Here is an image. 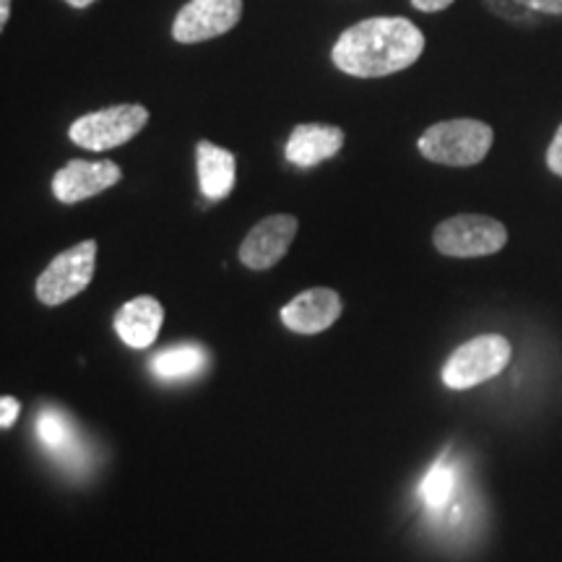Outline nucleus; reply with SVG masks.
I'll return each mask as SVG.
<instances>
[{
	"label": "nucleus",
	"mask_w": 562,
	"mask_h": 562,
	"mask_svg": "<svg viewBox=\"0 0 562 562\" xmlns=\"http://www.w3.org/2000/svg\"><path fill=\"white\" fill-rule=\"evenodd\" d=\"M425 32L404 16H372L351 24L334 42L331 60L355 79H383L414 66L425 53Z\"/></svg>",
	"instance_id": "1"
},
{
	"label": "nucleus",
	"mask_w": 562,
	"mask_h": 562,
	"mask_svg": "<svg viewBox=\"0 0 562 562\" xmlns=\"http://www.w3.org/2000/svg\"><path fill=\"white\" fill-rule=\"evenodd\" d=\"M495 133L487 123L474 117L435 123L419 136V154L435 165L472 167L487 157Z\"/></svg>",
	"instance_id": "2"
},
{
	"label": "nucleus",
	"mask_w": 562,
	"mask_h": 562,
	"mask_svg": "<svg viewBox=\"0 0 562 562\" xmlns=\"http://www.w3.org/2000/svg\"><path fill=\"white\" fill-rule=\"evenodd\" d=\"M146 123L149 110L144 104H112L70 123L68 138L87 151H110L136 138Z\"/></svg>",
	"instance_id": "3"
},
{
	"label": "nucleus",
	"mask_w": 562,
	"mask_h": 562,
	"mask_svg": "<svg viewBox=\"0 0 562 562\" xmlns=\"http://www.w3.org/2000/svg\"><path fill=\"white\" fill-rule=\"evenodd\" d=\"M510 341L501 334H482L469 339L448 357L442 368V383L453 391L474 389L490 378H497L510 364Z\"/></svg>",
	"instance_id": "4"
},
{
	"label": "nucleus",
	"mask_w": 562,
	"mask_h": 562,
	"mask_svg": "<svg viewBox=\"0 0 562 562\" xmlns=\"http://www.w3.org/2000/svg\"><path fill=\"white\" fill-rule=\"evenodd\" d=\"M432 243L448 258H484L505 248L508 229L492 216L459 214L435 227Z\"/></svg>",
	"instance_id": "5"
},
{
	"label": "nucleus",
	"mask_w": 562,
	"mask_h": 562,
	"mask_svg": "<svg viewBox=\"0 0 562 562\" xmlns=\"http://www.w3.org/2000/svg\"><path fill=\"white\" fill-rule=\"evenodd\" d=\"M97 269V243L83 240L74 248L63 250L58 258H53L50 266L40 273L37 279V297L45 305H63L81 294L94 279Z\"/></svg>",
	"instance_id": "6"
},
{
	"label": "nucleus",
	"mask_w": 562,
	"mask_h": 562,
	"mask_svg": "<svg viewBox=\"0 0 562 562\" xmlns=\"http://www.w3.org/2000/svg\"><path fill=\"white\" fill-rule=\"evenodd\" d=\"M243 19V0H188L172 21V40L180 45L222 37Z\"/></svg>",
	"instance_id": "7"
},
{
	"label": "nucleus",
	"mask_w": 562,
	"mask_h": 562,
	"mask_svg": "<svg viewBox=\"0 0 562 562\" xmlns=\"http://www.w3.org/2000/svg\"><path fill=\"white\" fill-rule=\"evenodd\" d=\"M121 178L123 170L110 159H70L66 167H60L53 175V195L60 203H81L104 193L112 186H117Z\"/></svg>",
	"instance_id": "8"
},
{
	"label": "nucleus",
	"mask_w": 562,
	"mask_h": 562,
	"mask_svg": "<svg viewBox=\"0 0 562 562\" xmlns=\"http://www.w3.org/2000/svg\"><path fill=\"white\" fill-rule=\"evenodd\" d=\"M300 222L292 214L266 216L248 232L240 245V261L252 271H266L277 266L286 256L290 245L297 235Z\"/></svg>",
	"instance_id": "9"
},
{
	"label": "nucleus",
	"mask_w": 562,
	"mask_h": 562,
	"mask_svg": "<svg viewBox=\"0 0 562 562\" xmlns=\"http://www.w3.org/2000/svg\"><path fill=\"white\" fill-rule=\"evenodd\" d=\"M344 311V302L339 292L328 286H315V290L300 292L292 302L281 307L279 318L294 334L313 336L331 328Z\"/></svg>",
	"instance_id": "10"
},
{
	"label": "nucleus",
	"mask_w": 562,
	"mask_h": 562,
	"mask_svg": "<svg viewBox=\"0 0 562 562\" xmlns=\"http://www.w3.org/2000/svg\"><path fill=\"white\" fill-rule=\"evenodd\" d=\"M344 140H347V136H344L339 125L302 123L286 138L284 157L290 165L307 170V167L334 159L344 149Z\"/></svg>",
	"instance_id": "11"
},
{
	"label": "nucleus",
	"mask_w": 562,
	"mask_h": 562,
	"mask_svg": "<svg viewBox=\"0 0 562 562\" xmlns=\"http://www.w3.org/2000/svg\"><path fill=\"white\" fill-rule=\"evenodd\" d=\"M161 323H165V307L149 294L128 300L115 313V331L133 349L151 347L161 331Z\"/></svg>",
	"instance_id": "12"
},
{
	"label": "nucleus",
	"mask_w": 562,
	"mask_h": 562,
	"mask_svg": "<svg viewBox=\"0 0 562 562\" xmlns=\"http://www.w3.org/2000/svg\"><path fill=\"white\" fill-rule=\"evenodd\" d=\"M195 165H199L201 193L209 201L227 199L237 180L235 154L224 149V146L211 144V140H199V146H195Z\"/></svg>",
	"instance_id": "13"
},
{
	"label": "nucleus",
	"mask_w": 562,
	"mask_h": 562,
	"mask_svg": "<svg viewBox=\"0 0 562 562\" xmlns=\"http://www.w3.org/2000/svg\"><path fill=\"white\" fill-rule=\"evenodd\" d=\"M206 349L199 344H178L159 351L157 357H151V372L161 381H182V378H193L206 368Z\"/></svg>",
	"instance_id": "14"
},
{
	"label": "nucleus",
	"mask_w": 562,
	"mask_h": 562,
	"mask_svg": "<svg viewBox=\"0 0 562 562\" xmlns=\"http://www.w3.org/2000/svg\"><path fill=\"white\" fill-rule=\"evenodd\" d=\"M453 492H456V472L446 461H438L430 472H427L425 480H422V487H419L422 501H425L427 508L442 510L453 501Z\"/></svg>",
	"instance_id": "15"
},
{
	"label": "nucleus",
	"mask_w": 562,
	"mask_h": 562,
	"mask_svg": "<svg viewBox=\"0 0 562 562\" xmlns=\"http://www.w3.org/2000/svg\"><path fill=\"white\" fill-rule=\"evenodd\" d=\"M37 435L50 451H68V448L74 446L70 440L76 438L70 422L63 417L58 409H42L37 419Z\"/></svg>",
	"instance_id": "16"
},
{
	"label": "nucleus",
	"mask_w": 562,
	"mask_h": 562,
	"mask_svg": "<svg viewBox=\"0 0 562 562\" xmlns=\"http://www.w3.org/2000/svg\"><path fill=\"white\" fill-rule=\"evenodd\" d=\"M487 3V9H492L497 13V16L510 21V24H518V26H537L539 21H542V13L526 9V5L516 3V0H484Z\"/></svg>",
	"instance_id": "17"
},
{
	"label": "nucleus",
	"mask_w": 562,
	"mask_h": 562,
	"mask_svg": "<svg viewBox=\"0 0 562 562\" xmlns=\"http://www.w3.org/2000/svg\"><path fill=\"white\" fill-rule=\"evenodd\" d=\"M516 3L542 13V16H562V0H516Z\"/></svg>",
	"instance_id": "18"
},
{
	"label": "nucleus",
	"mask_w": 562,
	"mask_h": 562,
	"mask_svg": "<svg viewBox=\"0 0 562 562\" xmlns=\"http://www.w3.org/2000/svg\"><path fill=\"white\" fill-rule=\"evenodd\" d=\"M547 167L562 178V125L558 128V133H554L550 149H547Z\"/></svg>",
	"instance_id": "19"
},
{
	"label": "nucleus",
	"mask_w": 562,
	"mask_h": 562,
	"mask_svg": "<svg viewBox=\"0 0 562 562\" xmlns=\"http://www.w3.org/2000/svg\"><path fill=\"white\" fill-rule=\"evenodd\" d=\"M0 409H3V414H0V425H3V430H9L13 422H16L21 406H19L16 398L3 396V398H0Z\"/></svg>",
	"instance_id": "20"
},
{
	"label": "nucleus",
	"mask_w": 562,
	"mask_h": 562,
	"mask_svg": "<svg viewBox=\"0 0 562 562\" xmlns=\"http://www.w3.org/2000/svg\"><path fill=\"white\" fill-rule=\"evenodd\" d=\"M456 0H412V5L422 13H438L451 9Z\"/></svg>",
	"instance_id": "21"
},
{
	"label": "nucleus",
	"mask_w": 562,
	"mask_h": 562,
	"mask_svg": "<svg viewBox=\"0 0 562 562\" xmlns=\"http://www.w3.org/2000/svg\"><path fill=\"white\" fill-rule=\"evenodd\" d=\"M11 19V0H0V30H5Z\"/></svg>",
	"instance_id": "22"
},
{
	"label": "nucleus",
	"mask_w": 562,
	"mask_h": 562,
	"mask_svg": "<svg viewBox=\"0 0 562 562\" xmlns=\"http://www.w3.org/2000/svg\"><path fill=\"white\" fill-rule=\"evenodd\" d=\"M63 3H68L70 9H87V5L94 3V0H63Z\"/></svg>",
	"instance_id": "23"
}]
</instances>
